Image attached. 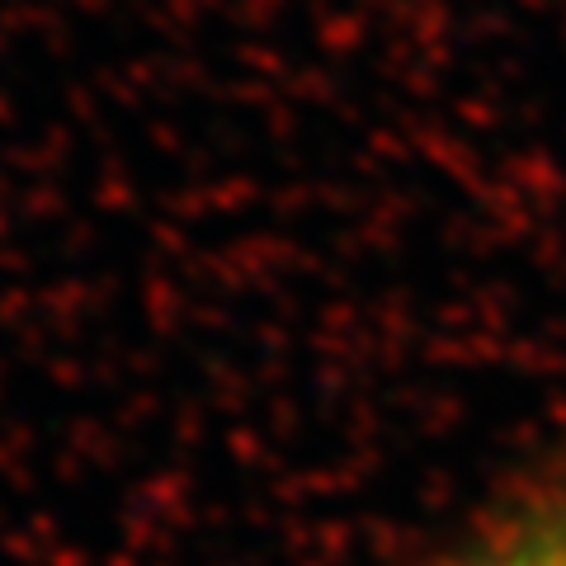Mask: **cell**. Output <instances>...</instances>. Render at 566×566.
<instances>
[{
    "mask_svg": "<svg viewBox=\"0 0 566 566\" xmlns=\"http://www.w3.org/2000/svg\"><path fill=\"white\" fill-rule=\"evenodd\" d=\"M439 566H566V472L505 505Z\"/></svg>",
    "mask_w": 566,
    "mask_h": 566,
    "instance_id": "obj_1",
    "label": "cell"
}]
</instances>
